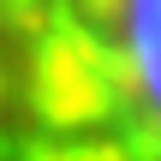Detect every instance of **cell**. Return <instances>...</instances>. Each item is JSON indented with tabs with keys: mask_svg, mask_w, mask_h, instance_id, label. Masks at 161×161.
Segmentation results:
<instances>
[{
	"mask_svg": "<svg viewBox=\"0 0 161 161\" xmlns=\"http://www.w3.org/2000/svg\"><path fill=\"white\" fill-rule=\"evenodd\" d=\"M0 161H161V0H0Z\"/></svg>",
	"mask_w": 161,
	"mask_h": 161,
	"instance_id": "1",
	"label": "cell"
}]
</instances>
